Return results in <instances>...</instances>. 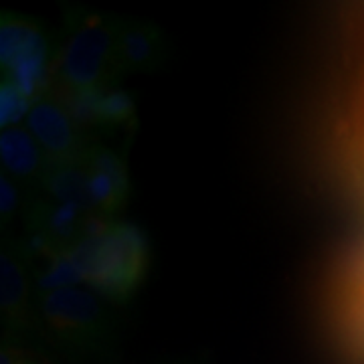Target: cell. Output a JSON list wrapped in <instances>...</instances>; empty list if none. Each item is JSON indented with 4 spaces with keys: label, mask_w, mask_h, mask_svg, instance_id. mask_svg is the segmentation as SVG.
<instances>
[{
    "label": "cell",
    "mask_w": 364,
    "mask_h": 364,
    "mask_svg": "<svg viewBox=\"0 0 364 364\" xmlns=\"http://www.w3.org/2000/svg\"><path fill=\"white\" fill-rule=\"evenodd\" d=\"M119 23L91 9H67L63 35L53 51V83L59 95L116 85Z\"/></svg>",
    "instance_id": "cell-1"
},
{
    "label": "cell",
    "mask_w": 364,
    "mask_h": 364,
    "mask_svg": "<svg viewBox=\"0 0 364 364\" xmlns=\"http://www.w3.org/2000/svg\"><path fill=\"white\" fill-rule=\"evenodd\" d=\"M37 320L53 346L71 360H95L114 348L116 322L91 289L65 287L35 299Z\"/></svg>",
    "instance_id": "cell-2"
},
{
    "label": "cell",
    "mask_w": 364,
    "mask_h": 364,
    "mask_svg": "<svg viewBox=\"0 0 364 364\" xmlns=\"http://www.w3.org/2000/svg\"><path fill=\"white\" fill-rule=\"evenodd\" d=\"M148 241L140 227L112 221L95 237L87 286L102 299L122 304L138 291L148 272Z\"/></svg>",
    "instance_id": "cell-3"
},
{
    "label": "cell",
    "mask_w": 364,
    "mask_h": 364,
    "mask_svg": "<svg viewBox=\"0 0 364 364\" xmlns=\"http://www.w3.org/2000/svg\"><path fill=\"white\" fill-rule=\"evenodd\" d=\"M26 251L31 257L45 255L51 259L67 249L75 247L87 233L90 217L81 208L59 203L51 196L43 195L26 203Z\"/></svg>",
    "instance_id": "cell-4"
},
{
    "label": "cell",
    "mask_w": 364,
    "mask_h": 364,
    "mask_svg": "<svg viewBox=\"0 0 364 364\" xmlns=\"http://www.w3.org/2000/svg\"><path fill=\"white\" fill-rule=\"evenodd\" d=\"M31 255L23 241L4 239L0 247V318L9 338L25 334L33 324Z\"/></svg>",
    "instance_id": "cell-5"
},
{
    "label": "cell",
    "mask_w": 364,
    "mask_h": 364,
    "mask_svg": "<svg viewBox=\"0 0 364 364\" xmlns=\"http://www.w3.org/2000/svg\"><path fill=\"white\" fill-rule=\"evenodd\" d=\"M25 128L39 142L47 162H79L91 146L61 100L53 95H45L33 104Z\"/></svg>",
    "instance_id": "cell-6"
},
{
    "label": "cell",
    "mask_w": 364,
    "mask_h": 364,
    "mask_svg": "<svg viewBox=\"0 0 364 364\" xmlns=\"http://www.w3.org/2000/svg\"><path fill=\"white\" fill-rule=\"evenodd\" d=\"M90 174V191L95 215L112 219L128 200L130 181L126 160L102 144H91L83 156Z\"/></svg>",
    "instance_id": "cell-7"
},
{
    "label": "cell",
    "mask_w": 364,
    "mask_h": 364,
    "mask_svg": "<svg viewBox=\"0 0 364 364\" xmlns=\"http://www.w3.org/2000/svg\"><path fill=\"white\" fill-rule=\"evenodd\" d=\"M168 55V39L160 26L144 21H122L117 33L116 73L138 75L162 65Z\"/></svg>",
    "instance_id": "cell-8"
},
{
    "label": "cell",
    "mask_w": 364,
    "mask_h": 364,
    "mask_svg": "<svg viewBox=\"0 0 364 364\" xmlns=\"http://www.w3.org/2000/svg\"><path fill=\"white\" fill-rule=\"evenodd\" d=\"M51 43L33 18L2 13L0 18V67L2 73L37 57H51Z\"/></svg>",
    "instance_id": "cell-9"
},
{
    "label": "cell",
    "mask_w": 364,
    "mask_h": 364,
    "mask_svg": "<svg viewBox=\"0 0 364 364\" xmlns=\"http://www.w3.org/2000/svg\"><path fill=\"white\" fill-rule=\"evenodd\" d=\"M0 162L2 172L18 184L39 182L43 170L47 166V156L39 142L26 128H9L0 134Z\"/></svg>",
    "instance_id": "cell-10"
},
{
    "label": "cell",
    "mask_w": 364,
    "mask_h": 364,
    "mask_svg": "<svg viewBox=\"0 0 364 364\" xmlns=\"http://www.w3.org/2000/svg\"><path fill=\"white\" fill-rule=\"evenodd\" d=\"M37 186L43 195L51 196L65 205H73L87 215H95L90 191V174H87L83 160H79V162H47Z\"/></svg>",
    "instance_id": "cell-11"
},
{
    "label": "cell",
    "mask_w": 364,
    "mask_h": 364,
    "mask_svg": "<svg viewBox=\"0 0 364 364\" xmlns=\"http://www.w3.org/2000/svg\"><path fill=\"white\" fill-rule=\"evenodd\" d=\"M136 122V104L119 85H105L102 93V128H124Z\"/></svg>",
    "instance_id": "cell-12"
},
{
    "label": "cell",
    "mask_w": 364,
    "mask_h": 364,
    "mask_svg": "<svg viewBox=\"0 0 364 364\" xmlns=\"http://www.w3.org/2000/svg\"><path fill=\"white\" fill-rule=\"evenodd\" d=\"M33 104L35 102L18 90L13 81L2 79V83H0V126H2V130L16 128L23 119H26Z\"/></svg>",
    "instance_id": "cell-13"
},
{
    "label": "cell",
    "mask_w": 364,
    "mask_h": 364,
    "mask_svg": "<svg viewBox=\"0 0 364 364\" xmlns=\"http://www.w3.org/2000/svg\"><path fill=\"white\" fill-rule=\"evenodd\" d=\"M21 207H23V198H21L18 182L2 172L0 174V217H2V223L11 221Z\"/></svg>",
    "instance_id": "cell-14"
},
{
    "label": "cell",
    "mask_w": 364,
    "mask_h": 364,
    "mask_svg": "<svg viewBox=\"0 0 364 364\" xmlns=\"http://www.w3.org/2000/svg\"><path fill=\"white\" fill-rule=\"evenodd\" d=\"M25 356L21 348L14 344V338H11V342L2 344V352H0V364H25Z\"/></svg>",
    "instance_id": "cell-15"
},
{
    "label": "cell",
    "mask_w": 364,
    "mask_h": 364,
    "mask_svg": "<svg viewBox=\"0 0 364 364\" xmlns=\"http://www.w3.org/2000/svg\"><path fill=\"white\" fill-rule=\"evenodd\" d=\"M363 117H364V85H363Z\"/></svg>",
    "instance_id": "cell-16"
},
{
    "label": "cell",
    "mask_w": 364,
    "mask_h": 364,
    "mask_svg": "<svg viewBox=\"0 0 364 364\" xmlns=\"http://www.w3.org/2000/svg\"><path fill=\"white\" fill-rule=\"evenodd\" d=\"M25 364H35V363H31V360H26V363Z\"/></svg>",
    "instance_id": "cell-17"
}]
</instances>
